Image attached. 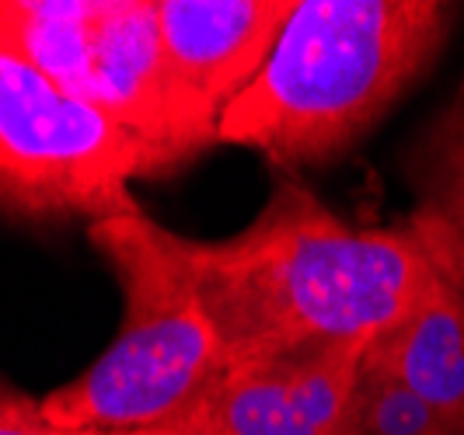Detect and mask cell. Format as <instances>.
I'll list each match as a JSON object with an SVG mask.
<instances>
[{
	"label": "cell",
	"instance_id": "cell-1",
	"mask_svg": "<svg viewBox=\"0 0 464 435\" xmlns=\"http://www.w3.org/2000/svg\"><path fill=\"white\" fill-rule=\"evenodd\" d=\"M224 345V366L314 345H371L437 275L412 230L353 227L301 182L279 178L227 241L175 233Z\"/></svg>",
	"mask_w": 464,
	"mask_h": 435
},
{
	"label": "cell",
	"instance_id": "cell-2",
	"mask_svg": "<svg viewBox=\"0 0 464 435\" xmlns=\"http://www.w3.org/2000/svg\"><path fill=\"white\" fill-rule=\"evenodd\" d=\"M454 14L440 0H297L273 56L220 118L217 143L279 167L346 154L430 70Z\"/></svg>",
	"mask_w": 464,
	"mask_h": 435
},
{
	"label": "cell",
	"instance_id": "cell-3",
	"mask_svg": "<svg viewBox=\"0 0 464 435\" xmlns=\"http://www.w3.org/2000/svg\"><path fill=\"white\" fill-rule=\"evenodd\" d=\"M88 237L122 289V324L81 376L49 390L39 411L73 432L175 429L224 373V345L175 230L137 209L92 223Z\"/></svg>",
	"mask_w": 464,
	"mask_h": 435
},
{
	"label": "cell",
	"instance_id": "cell-4",
	"mask_svg": "<svg viewBox=\"0 0 464 435\" xmlns=\"http://www.w3.org/2000/svg\"><path fill=\"white\" fill-rule=\"evenodd\" d=\"M133 178L161 164L105 112L49 80L0 35V216L22 223L137 213Z\"/></svg>",
	"mask_w": 464,
	"mask_h": 435
},
{
	"label": "cell",
	"instance_id": "cell-5",
	"mask_svg": "<svg viewBox=\"0 0 464 435\" xmlns=\"http://www.w3.org/2000/svg\"><path fill=\"white\" fill-rule=\"evenodd\" d=\"M0 35L150 147L164 175L188 164L175 133L158 0H0Z\"/></svg>",
	"mask_w": 464,
	"mask_h": 435
},
{
	"label": "cell",
	"instance_id": "cell-6",
	"mask_svg": "<svg viewBox=\"0 0 464 435\" xmlns=\"http://www.w3.org/2000/svg\"><path fill=\"white\" fill-rule=\"evenodd\" d=\"M297 0H158L161 49L186 161L217 143L231 101L266 67Z\"/></svg>",
	"mask_w": 464,
	"mask_h": 435
},
{
	"label": "cell",
	"instance_id": "cell-7",
	"mask_svg": "<svg viewBox=\"0 0 464 435\" xmlns=\"http://www.w3.org/2000/svg\"><path fill=\"white\" fill-rule=\"evenodd\" d=\"M367 345H314L227 363L175 425L182 435H353Z\"/></svg>",
	"mask_w": 464,
	"mask_h": 435
},
{
	"label": "cell",
	"instance_id": "cell-8",
	"mask_svg": "<svg viewBox=\"0 0 464 435\" xmlns=\"http://www.w3.org/2000/svg\"><path fill=\"white\" fill-rule=\"evenodd\" d=\"M377 363L464 435V289L437 269L409 314L367 345Z\"/></svg>",
	"mask_w": 464,
	"mask_h": 435
},
{
	"label": "cell",
	"instance_id": "cell-9",
	"mask_svg": "<svg viewBox=\"0 0 464 435\" xmlns=\"http://www.w3.org/2000/svg\"><path fill=\"white\" fill-rule=\"evenodd\" d=\"M422 203L412 213L464 254V91L443 109L419 150Z\"/></svg>",
	"mask_w": 464,
	"mask_h": 435
},
{
	"label": "cell",
	"instance_id": "cell-10",
	"mask_svg": "<svg viewBox=\"0 0 464 435\" xmlns=\"http://www.w3.org/2000/svg\"><path fill=\"white\" fill-rule=\"evenodd\" d=\"M353 435H458L416 390H409L384 363L363 352Z\"/></svg>",
	"mask_w": 464,
	"mask_h": 435
},
{
	"label": "cell",
	"instance_id": "cell-11",
	"mask_svg": "<svg viewBox=\"0 0 464 435\" xmlns=\"http://www.w3.org/2000/svg\"><path fill=\"white\" fill-rule=\"evenodd\" d=\"M0 435H182V432H175V429H158V432H73V429H56V425H49L46 418H43L39 401L0 387Z\"/></svg>",
	"mask_w": 464,
	"mask_h": 435
},
{
	"label": "cell",
	"instance_id": "cell-12",
	"mask_svg": "<svg viewBox=\"0 0 464 435\" xmlns=\"http://www.w3.org/2000/svg\"><path fill=\"white\" fill-rule=\"evenodd\" d=\"M409 230L419 237V244L426 248V254L433 258V265L440 269L454 286H461L464 289V254L454 248V244H447L437 230H430V227H422L419 220H409Z\"/></svg>",
	"mask_w": 464,
	"mask_h": 435
}]
</instances>
